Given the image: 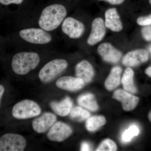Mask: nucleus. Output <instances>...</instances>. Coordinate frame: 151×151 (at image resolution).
<instances>
[{"label":"nucleus","mask_w":151,"mask_h":151,"mask_svg":"<svg viewBox=\"0 0 151 151\" xmlns=\"http://www.w3.org/2000/svg\"><path fill=\"white\" fill-rule=\"evenodd\" d=\"M117 150L116 143L110 139H106L96 149L97 151H115Z\"/></svg>","instance_id":"nucleus-24"},{"label":"nucleus","mask_w":151,"mask_h":151,"mask_svg":"<svg viewBox=\"0 0 151 151\" xmlns=\"http://www.w3.org/2000/svg\"><path fill=\"white\" fill-rule=\"evenodd\" d=\"M78 104L80 106L91 111H96L98 110L97 101L93 94L88 93L81 95L77 99Z\"/></svg>","instance_id":"nucleus-20"},{"label":"nucleus","mask_w":151,"mask_h":151,"mask_svg":"<svg viewBox=\"0 0 151 151\" xmlns=\"http://www.w3.org/2000/svg\"><path fill=\"white\" fill-rule=\"evenodd\" d=\"M148 50L149 53H150V54L151 55V45H150V46L149 47L148 49Z\"/></svg>","instance_id":"nucleus-33"},{"label":"nucleus","mask_w":151,"mask_h":151,"mask_svg":"<svg viewBox=\"0 0 151 151\" xmlns=\"http://www.w3.org/2000/svg\"><path fill=\"white\" fill-rule=\"evenodd\" d=\"M149 59V53L144 49H138L129 52L124 56L122 63L128 67H134L147 62Z\"/></svg>","instance_id":"nucleus-10"},{"label":"nucleus","mask_w":151,"mask_h":151,"mask_svg":"<svg viewBox=\"0 0 151 151\" xmlns=\"http://www.w3.org/2000/svg\"><path fill=\"white\" fill-rule=\"evenodd\" d=\"M105 33L106 28L103 19H94L92 23L91 33L87 40V43L90 46L95 45L102 40Z\"/></svg>","instance_id":"nucleus-9"},{"label":"nucleus","mask_w":151,"mask_h":151,"mask_svg":"<svg viewBox=\"0 0 151 151\" xmlns=\"http://www.w3.org/2000/svg\"><path fill=\"white\" fill-rule=\"evenodd\" d=\"M134 71L129 67L125 70L122 78V84L124 90L130 93H135L137 91L134 84Z\"/></svg>","instance_id":"nucleus-19"},{"label":"nucleus","mask_w":151,"mask_h":151,"mask_svg":"<svg viewBox=\"0 0 151 151\" xmlns=\"http://www.w3.org/2000/svg\"><path fill=\"white\" fill-rule=\"evenodd\" d=\"M98 53L107 62L116 63L122 57V53L109 43L101 44L97 49Z\"/></svg>","instance_id":"nucleus-13"},{"label":"nucleus","mask_w":151,"mask_h":151,"mask_svg":"<svg viewBox=\"0 0 151 151\" xmlns=\"http://www.w3.org/2000/svg\"><path fill=\"white\" fill-rule=\"evenodd\" d=\"M17 35L22 49H51L57 40L54 32H49L37 27H23L18 31Z\"/></svg>","instance_id":"nucleus-2"},{"label":"nucleus","mask_w":151,"mask_h":151,"mask_svg":"<svg viewBox=\"0 0 151 151\" xmlns=\"http://www.w3.org/2000/svg\"><path fill=\"white\" fill-rule=\"evenodd\" d=\"M68 66L66 60L55 58L47 63L39 72L40 80L44 83L52 81L65 71Z\"/></svg>","instance_id":"nucleus-4"},{"label":"nucleus","mask_w":151,"mask_h":151,"mask_svg":"<svg viewBox=\"0 0 151 151\" xmlns=\"http://www.w3.org/2000/svg\"><path fill=\"white\" fill-rule=\"evenodd\" d=\"M142 34L144 39L147 41H151V25L147 26L142 29Z\"/></svg>","instance_id":"nucleus-26"},{"label":"nucleus","mask_w":151,"mask_h":151,"mask_svg":"<svg viewBox=\"0 0 151 151\" xmlns=\"http://www.w3.org/2000/svg\"><path fill=\"white\" fill-rule=\"evenodd\" d=\"M55 84L60 89L75 92L83 88L85 83L82 79L78 77L64 76L58 78Z\"/></svg>","instance_id":"nucleus-12"},{"label":"nucleus","mask_w":151,"mask_h":151,"mask_svg":"<svg viewBox=\"0 0 151 151\" xmlns=\"http://www.w3.org/2000/svg\"><path fill=\"white\" fill-rule=\"evenodd\" d=\"M122 69L119 66L112 68L110 74L105 80V88L109 91H112L116 88L120 83Z\"/></svg>","instance_id":"nucleus-18"},{"label":"nucleus","mask_w":151,"mask_h":151,"mask_svg":"<svg viewBox=\"0 0 151 151\" xmlns=\"http://www.w3.org/2000/svg\"><path fill=\"white\" fill-rule=\"evenodd\" d=\"M72 129L67 124L62 122H57L53 124L49 131L47 137L54 142H63L72 134Z\"/></svg>","instance_id":"nucleus-8"},{"label":"nucleus","mask_w":151,"mask_h":151,"mask_svg":"<svg viewBox=\"0 0 151 151\" xmlns=\"http://www.w3.org/2000/svg\"><path fill=\"white\" fill-rule=\"evenodd\" d=\"M70 119L78 122H82L90 117V113L80 107H76L70 112Z\"/></svg>","instance_id":"nucleus-22"},{"label":"nucleus","mask_w":151,"mask_h":151,"mask_svg":"<svg viewBox=\"0 0 151 151\" xmlns=\"http://www.w3.org/2000/svg\"><path fill=\"white\" fill-rule=\"evenodd\" d=\"M24 0H0V3L3 5L9 6L11 4L19 5L23 3Z\"/></svg>","instance_id":"nucleus-27"},{"label":"nucleus","mask_w":151,"mask_h":151,"mask_svg":"<svg viewBox=\"0 0 151 151\" xmlns=\"http://www.w3.org/2000/svg\"><path fill=\"white\" fill-rule=\"evenodd\" d=\"M75 73L76 77L81 78L85 84L92 81L94 76V69L92 65L86 60H82L76 65Z\"/></svg>","instance_id":"nucleus-16"},{"label":"nucleus","mask_w":151,"mask_h":151,"mask_svg":"<svg viewBox=\"0 0 151 151\" xmlns=\"http://www.w3.org/2000/svg\"><path fill=\"white\" fill-rule=\"evenodd\" d=\"M106 123V119L103 116H92L87 120L86 129L90 132H96Z\"/></svg>","instance_id":"nucleus-21"},{"label":"nucleus","mask_w":151,"mask_h":151,"mask_svg":"<svg viewBox=\"0 0 151 151\" xmlns=\"http://www.w3.org/2000/svg\"><path fill=\"white\" fill-rule=\"evenodd\" d=\"M146 74H147L149 77H151V66H150L148 68L146 69L145 71Z\"/></svg>","instance_id":"nucleus-31"},{"label":"nucleus","mask_w":151,"mask_h":151,"mask_svg":"<svg viewBox=\"0 0 151 151\" xmlns=\"http://www.w3.org/2000/svg\"><path fill=\"white\" fill-rule=\"evenodd\" d=\"M149 2H150V4L151 5V0H149Z\"/></svg>","instance_id":"nucleus-34"},{"label":"nucleus","mask_w":151,"mask_h":151,"mask_svg":"<svg viewBox=\"0 0 151 151\" xmlns=\"http://www.w3.org/2000/svg\"><path fill=\"white\" fill-rule=\"evenodd\" d=\"M139 133V129L136 125L131 126L122 135V139L123 142H128L132 140V138L135 136H138Z\"/></svg>","instance_id":"nucleus-23"},{"label":"nucleus","mask_w":151,"mask_h":151,"mask_svg":"<svg viewBox=\"0 0 151 151\" xmlns=\"http://www.w3.org/2000/svg\"><path fill=\"white\" fill-rule=\"evenodd\" d=\"M91 150V147L88 143L84 142L81 144V151H90Z\"/></svg>","instance_id":"nucleus-29"},{"label":"nucleus","mask_w":151,"mask_h":151,"mask_svg":"<svg viewBox=\"0 0 151 151\" xmlns=\"http://www.w3.org/2000/svg\"><path fill=\"white\" fill-rule=\"evenodd\" d=\"M60 27L63 33L71 39L80 38L85 31L84 24L72 17L65 18Z\"/></svg>","instance_id":"nucleus-7"},{"label":"nucleus","mask_w":151,"mask_h":151,"mask_svg":"<svg viewBox=\"0 0 151 151\" xmlns=\"http://www.w3.org/2000/svg\"><path fill=\"white\" fill-rule=\"evenodd\" d=\"M108 2L112 5H119L124 2L125 0H99Z\"/></svg>","instance_id":"nucleus-28"},{"label":"nucleus","mask_w":151,"mask_h":151,"mask_svg":"<svg viewBox=\"0 0 151 151\" xmlns=\"http://www.w3.org/2000/svg\"><path fill=\"white\" fill-rule=\"evenodd\" d=\"M56 120V116L54 114L50 113H44L33 121V129L38 133H45L52 127Z\"/></svg>","instance_id":"nucleus-14"},{"label":"nucleus","mask_w":151,"mask_h":151,"mask_svg":"<svg viewBox=\"0 0 151 151\" xmlns=\"http://www.w3.org/2000/svg\"><path fill=\"white\" fill-rule=\"evenodd\" d=\"M137 23L138 24L143 26L151 25V14L147 16L139 17L137 19Z\"/></svg>","instance_id":"nucleus-25"},{"label":"nucleus","mask_w":151,"mask_h":151,"mask_svg":"<svg viewBox=\"0 0 151 151\" xmlns=\"http://www.w3.org/2000/svg\"><path fill=\"white\" fill-rule=\"evenodd\" d=\"M67 15V10L62 4H53L44 8L39 13L29 14L26 18H31V26L41 28L46 31L55 32L60 27ZM29 27V26H28Z\"/></svg>","instance_id":"nucleus-1"},{"label":"nucleus","mask_w":151,"mask_h":151,"mask_svg":"<svg viewBox=\"0 0 151 151\" xmlns=\"http://www.w3.org/2000/svg\"><path fill=\"white\" fill-rule=\"evenodd\" d=\"M105 26L113 32H119L123 29V24L117 9H108L105 12Z\"/></svg>","instance_id":"nucleus-15"},{"label":"nucleus","mask_w":151,"mask_h":151,"mask_svg":"<svg viewBox=\"0 0 151 151\" xmlns=\"http://www.w3.org/2000/svg\"><path fill=\"white\" fill-rule=\"evenodd\" d=\"M148 118L150 122H151V111H150L148 114Z\"/></svg>","instance_id":"nucleus-32"},{"label":"nucleus","mask_w":151,"mask_h":151,"mask_svg":"<svg viewBox=\"0 0 151 151\" xmlns=\"http://www.w3.org/2000/svg\"><path fill=\"white\" fill-rule=\"evenodd\" d=\"M113 97L122 103L123 109L126 111L134 110L137 107L139 102V97L122 89H118L115 91L113 93Z\"/></svg>","instance_id":"nucleus-11"},{"label":"nucleus","mask_w":151,"mask_h":151,"mask_svg":"<svg viewBox=\"0 0 151 151\" xmlns=\"http://www.w3.org/2000/svg\"><path fill=\"white\" fill-rule=\"evenodd\" d=\"M40 54L37 51L24 50L14 55L11 66L17 75H25L36 69L40 63Z\"/></svg>","instance_id":"nucleus-3"},{"label":"nucleus","mask_w":151,"mask_h":151,"mask_svg":"<svg viewBox=\"0 0 151 151\" xmlns=\"http://www.w3.org/2000/svg\"><path fill=\"white\" fill-rule=\"evenodd\" d=\"M73 106L70 97H67L60 102H52L50 107L58 116L64 117L69 114Z\"/></svg>","instance_id":"nucleus-17"},{"label":"nucleus","mask_w":151,"mask_h":151,"mask_svg":"<svg viewBox=\"0 0 151 151\" xmlns=\"http://www.w3.org/2000/svg\"><path fill=\"white\" fill-rule=\"evenodd\" d=\"M27 145L22 135L8 133L0 138V151H23Z\"/></svg>","instance_id":"nucleus-6"},{"label":"nucleus","mask_w":151,"mask_h":151,"mask_svg":"<svg viewBox=\"0 0 151 151\" xmlns=\"http://www.w3.org/2000/svg\"><path fill=\"white\" fill-rule=\"evenodd\" d=\"M5 88L2 85L0 84V106H1V100L2 97L3 96L4 93Z\"/></svg>","instance_id":"nucleus-30"},{"label":"nucleus","mask_w":151,"mask_h":151,"mask_svg":"<svg viewBox=\"0 0 151 151\" xmlns=\"http://www.w3.org/2000/svg\"><path fill=\"white\" fill-rule=\"evenodd\" d=\"M41 109L37 103L29 100H25L14 105L12 114L14 118L18 119H30L39 116Z\"/></svg>","instance_id":"nucleus-5"}]
</instances>
